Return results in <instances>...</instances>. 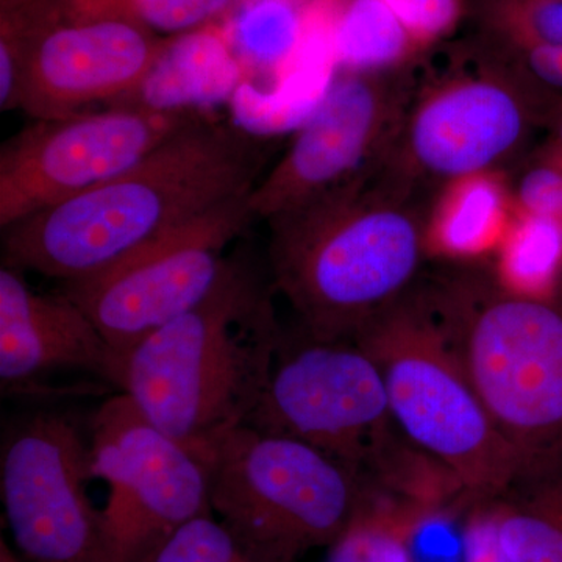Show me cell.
<instances>
[{"label":"cell","instance_id":"1","mask_svg":"<svg viewBox=\"0 0 562 562\" xmlns=\"http://www.w3.org/2000/svg\"><path fill=\"white\" fill-rule=\"evenodd\" d=\"M265 165L257 136L194 116L127 171L2 231V266L61 283L88 279L162 233L250 195Z\"/></svg>","mask_w":562,"mask_h":562},{"label":"cell","instance_id":"2","mask_svg":"<svg viewBox=\"0 0 562 562\" xmlns=\"http://www.w3.org/2000/svg\"><path fill=\"white\" fill-rule=\"evenodd\" d=\"M431 202L379 168L266 221L271 284L299 330L351 341L412 290L431 262Z\"/></svg>","mask_w":562,"mask_h":562},{"label":"cell","instance_id":"3","mask_svg":"<svg viewBox=\"0 0 562 562\" xmlns=\"http://www.w3.org/2000/svg\"><path fill=\"white\" fill-rule=\"evenodd\" d=\"M271 288L231 257L201 303L117 358L114 386L201 461L261 401L284 336Z\"/></svg>","mask_w":562,"mask_h":562},{"label":"cell","instance_id":"4","mask_svg":"<svg viewBox=\"0 0 562 562\" xmlns=\"http://www.w3.org/2000/svg\"><path fill=\"white\" fill-rule=\"evenodd\" d=\"M425 294L447 346L522 475L562 465V279L514 290L491 258L431 261ZM519 476V479H520Z\"/></svg>","mask_w":562,"mask_h":562},{"label":"cell","instance_id":"5","mask_svg":"<svg viewBox=\"0 0 562 562\" xmlns=\"http://www.w3.org/2000/svg\"><path fill=\"white\" fill-rule=\"evenodd\" d=\"M419 61L383 172L435 199L450 181L508 171L549 133L562 98L462 35Z\"/></svg>","mask_w":562,"mask_h":562},{"label":"cell","instance_id":"6","mask_svg":"<svg viewBox=\"0 0 562 562\" xmlns=\"http://www.w3.org/2000/svg\"><path fill=\"white\" fill-rule=\"evenodd\" d=\"M351 341L379 366L392 419L472 503L501 497L522 468L453 357L422 279Z\"/></svg>","mask_w":562,"mask_h":562},{"label":"cell","instance_id":"7","mask_svg":"<svg viewBox=\"0 0 562 562\" xmlns=\"http://www.w3.org/2000/svg\"><path fill=\"white\" fill-rule=\"evenodd\" d=\"M249 427L286 436L349 465L375 490L406 497L424 486L427 457L392 419L375 361L350 339L284 330L266 390Z\"/></svg>","mask_w":562,"mask_h":562},{"label":"cell","instance_id":"8","mask_svg":"<svg viewBox=\"0 0 562 562\" xmlns=\"http://www.w3.org/2000/svg\"><path fill=\"white\" fill-rule=\"evenodd\" d=\"M211 513L262 562L330 547L376 490L308 443L249 425L203 458Z\"/></svg>","mask_w":562,"mask_h":562},{"label":"cell","instance_id":"9","mask_svg":"<svg viewBox=\"0 0 562 562\" xmlns=\"http://www.w3.org/2000/svg\"><path fill=\"white\" fill-rule=\"evenodd\" d=\"M90 446L92 475L109 486L94 562H155L184 524L211 512L202 461L122 392L94 414Z\"/></svg>","mask_w":562,"mask_h":562},{"label":"cell","instance_id":"10","mask_svg":"<svg viewBox=\"0 0 562 562\" xmlns=\"http://www.w3.org/2000/svg\"><path fill=\"white\" fill-rule=\"evenodd\" d=\"M255 221L249 195L184 222L88 279L61 283L116 358L201 303L228 260L225 250Z\"/></svg>","mask_w":562,"mask_h":562},{"label":"cell","instance_id":"11","mask_svg":"<svg viewBox=\"0 0 562 562\" xmlns=\"http://www.w3.org/2000/svg\"><path fill=\"white\" fill-rule=\"evenodd\" d=\"M420 58L391 70L344 69L250 192L255 220H272L376 171L401 131Z\"/></svg>","mask_w":562,"mask_h":562},{"label":"cell","instance_id":"12","mask_svg":"<svg viewBox=\"0 0 562 562\" xmlns=\"http://www.w3.org/2000/svg\"><path fill=\"white\" fill-rule=\"evenodd\" d=\"M195 114L110 105L31 125L0 149V228L94 190L176 135Z\"/></svg>","mask_w":562,"mask_h":562},{"label":"cell","instance_id":"13","mask_svg":"<svg viewBox=\"0 0 562 562\" xmlns=\"http://www.w3.org/2000/svg\"><path fill=\"white\" fill-rule=\"evenodd\" d=\"M91 446L68 417L14 425L0 452L3 512L22 562H94L101 509L88 495Z\"/></svg>","mask_w":562,"mask_h":562},{"label":"cell","instance_id":"14","mask_svg":"<svg viewBox=\"0 0 562 562\" xmlns=\"http://www.w3.org/2000/svg\"><path fill=\"white\" fill-rule=\"evenodd\" d=\"M169 41L128 21H65L33 52L18 110L32 120H50L125 101L149 77Z\"/></svg>","mask_w":562,"mask_h":562},{"label":"cell","instance_id":"15","mask_svg":"<svg viewBox=\"0 0 562 562\" xmlns=\"http://www.w3.org/2000/svg\"><path fill=\"white\" fill-rule=\"evenodd\" d=\"M80 371L116 384L117 358L87 313L65 294H40L24 272L0 269L3 395L43 392L47 375Z\"/></svg>","mask_w":562,"mask_h":562},{"label":"cell","instance_id":"16","mask_svg":"<svg viewBox=\"0 0 562 562\" xmlns=\"http://www.w3.org/2000/svg\"><path fill=\"white\" fill-rule=\"evenodd\" d=\"M464 35L562 98V0H464Z\"/></svg>","mask_w":562,"mask_h":562},{"label":"cell","instance_id":"17","mask_svg":"<svg viewBox=\"0 0 562 562\" xmlns=\"http://www.w3.org/2000/svg\"><path fill=\"white\" fill-rule=\"evenodd\" d=\"M514 213L505 172L473 173L450 181L431 202L427 227L430 260L491 258L505 239Z\"/></svg>","mask_w":562,"mask_h":562},{"label":"cell","instance_id":"18","mask_svg":"<svg viewBox=\"0 0 562 562\" xmlns=\"http://www.w3.org/2000/svg\"><path fill=\"white\" fill-rule=\"evenodd\" d=\"M487 505L509 561L562 562V465L520 476Z\"/></svg>","mask_w":562,"mask_h":562},{"label":"cell","instance_id":"19","mask_svg":"<svg viewBox=\"0 0 562 562\" xmlns=\"http://www.w3.org/2000/svg\"><path fill=\"white\" fill-rule=\"evenodd\" d=\"M331 50L349 70H391L419 60L427 52L383 0H347L333 18Z\"/></svg>","mask_w":562,"mask_h":562},{"label":"cell","instance_id":"20","mask_svg":"<svg viewBox=\"0 0 562 562\" xmlns=\"http://www.w3.org/2000/svg\"><path fill=\"white\" fill-rule=\"evenodd\" d=\"M491 262L514 290L531 294L552 291L562 279V221L514 213Z\"/></svg>","mask_w":562,"mask_h":562},{"label":"cell","instance_id":"21","mask_svg":"<svg viewBox=\"0 0 562 562\" xmlns=\"http://www.w3.org/2000/svg\"><path fill=\"white\" fill-rule=\"evenodd\" d=\"M414 506L375 492L328 547L324 562H414L408 538Z\"/></svg>","mask_w":562,"mask_h":562},{"label":"cell","instance_id":"22","mask_svg":"<svg viewBox=\"0 0 562 562\" xmlns=\"http://www.w3.org/2000/svg\"><path fill=\"white\" fill-rule=\"evenodd\" d=\"M306 9L302 0H251L236 21L233 38L255 61L283 65L305 46L316 24L319 11Z\"/></svg>","mask_w":562,"mask_h":562},{"label":"cell","instance_id":"23","mask_svg":"<svg viewBox=\"0 0 562 562\" xmlns=\"http://www.w3.org/2000/svg\"><path fill=\"white\" fill-rule=\"evenodd\" d=\"M0 21V109L13 111L33 52L66 21L65 0H2Z\"/></svg>","mask_w":562,"mask_h":562},{"label":"cell","instance_id":"24","mask_svg":"<svg viewBox=\"0 0 562 562\" xmlns=\"http://www.w3.org/2000/svg\"><path fill=\"white\" fill-rule=\"evenodd\" d=\"M232 0H65L66 21L121 20L150 32L184 35L227 9Z\"/></svg>","mask_w":562,"mask_h":562},{"label":"cell","instance_id":"25","mask_svg":"<svg viewBox=\"0 0 562 562\" xmlns=\"http://www.w3.org/2000/svg\"><path fill=\"white\" fill-rule=\"evenodd\" d=\"M514 211L562 221V149L547 136L505 171Z\"/></svg>","mask_w":562,"mask_h":562},{"label":"cell","instance_id":"26","mask_svg":"<svg viewBox=\"0 0 562 562\" xmlns=\"http://www.w3.org/2000/svg\"><path fill=\"white\" fill-rule=\"evenodd\" d=\"M155 562H262L243 546L232 531L203 513L183 525L162 547Z\"/></svg>","mask_w":562,"mask_h":562},{"label":"cell","instance_id":"27","mask_svg":"<svg viewBox=\"0 0 562 562\" xmlns=\"http://www.w3.org/2000/svg\"><path fill=\"white\" fill-rule=\"evenodd\" d=\"M422 50L453 38L465 16L464 0H383Z\"/></svg>","mask_w":562,"mask_h":562},{"label":"cell","instance_id":"28","mask_svg":"<svg viewBox=\"0 0 562 562\" xmlns=\"http://www.w3.org/2000/svg\"><path fill=\"white\" fill-rule=\"evenodd\" d=\"M464 562H512L498 543L487 502L472 503L465 512Z\"/></svg>","mask_w":562,"mask_h":562},{"label":"cell","instance_id":"29","mask_svg":"<svg viewBox=\"0 0 562 562\" xmlns=\"http://www.w3.org/2000/svg\"><path fill=\"white\" fill-rule=\"evenodd\" d=\"M550 139H553L558 146L562 147V102L557 114H554L552 125H550L549 133H547Z\"/></svg>","mask_w":562,"mask_h":562},{"label":"cell","instance_id":"30","mask_svg":"<svg viewBox=\"0 0 562 562\" xmlns=\"http://www.w3.org/2000/svg\"><path fill=\"white\" fill-rule=\"evenodd\" d=\"M0 562H22L20 554L11 552L5 541H2V552H0Z\"/></svg>","mask_w":562,"mask_h":562},{"label":"cell","instance_id":"31","mask_svg":"<svg viewBox=\"0 0 562 562\" xmlns=\"http://www.w3.org/2000/svg\"><path fill=\"white\" fill-rule=\"evenodd\" d=\"M552 140H553V139H552ZM560 147H561V146H560ZM561 149H562V147H561Z\"/></svg>","mask_w":562,"mask_h":562}]
</instances>
